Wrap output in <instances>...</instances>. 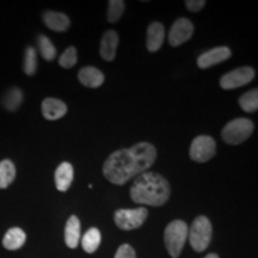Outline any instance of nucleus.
<instances>
[{"label":"nucleus","mask_w":258,"mask_h":258,"mask_svg":"<svg viewBox=\"0 0 258 258\" xmlns=\"http://www.w3.org/2000/svg\"><path fill=\"white\" fill-rule=\"evenodd\" d=\"M115 258H137V254H135V251L131 245L123 244L116 251Z\"/></svg>","instance_id":"nucleus-27"},{"label":"nucleus","mask_w":258,"mask_h":258,"mask_svg":"<svg viewBox=\"0 0 258 258\" xmlns=\"http://www.w3.org/2000/svg\"><path fill=\"white\" fill-rule=\"evenodd\" d=\"M23 70L28 76H34L37 70V55L34 47H28L24 53Z\"/></svg>","instance_id":"nucleus-24"},{"label":"nucleus","mask_w":258,"mask_h":258,"mask_svg":"<svg viewBox=\"0 0 258 258\" xmlns=\"http://www.w3.org/2000/svg\"><path fill=\"white\" fill-rule=\"evenodd\" d=\"M205 258H219V256H218V254H215V253H209Z\"/></svg>","instance_id":"nucleus-29"},{"label":"nucleus","mask_w":258,"mask_h":258,"mask_svg":"<svg viewBox=\"0 0 258 258\" xmlns=\"http://www.w3.org/2000/svg\"><path fill=\"white\" fill-rule=\"evenodd\" d=\"M188 226L184 221L175 220L166 226L164 240L167 252L172 258H178L188 238Z\"/></svg>","instance_id":"nucleus-3"},{"label":"nucleus","mask_w":258,"mask_h":258,"mask_svg":"<svg viewBox=\"0 0 258 258\" xmlns=\"http://www.w3.org/2000/svg\"><path fill=\"white\" fill-rule=\"evenodd\" d=\"M78 56H77V49L74 47H69L63 51L62 55L59 59V64L63 69H71L77 63Z\"/></svg>","instance_id":"nucleus-26"},{"label":"nucleus","mask_w":258,"mask_h":258,"mask_svg":"<svg viewBox=\"0 0 258 258\" xmlns=\"http://www.w3.org/2000/svg\"><path fill=\"white\" fill-rule=\"evenodd\" d=\"M16 178L15 164L10 159L0 161V189H6Z\"/></svg>","instance_id":"nucleus-20"},{"label":"nucleus","mask_w":258,"mask_h":258,"mask_svg":"<svg viewBox=\"0 0 258 258\" xmlns=\"http://www.w3.org/2000/svg\"><path fill=\"white\" fill-rule=\"evenodd\" d=\"M253 132V123L249 118L239 117L228 122L221 132L225 143L239 145L251 137Z\"/></svg>","instance_id":"nucleus-5"},{"label":"nucleus","mask_w":258,"mask_h":258,"mask_svg":"<svg viewBox=\"0 0 258 258\" xmlns=\"http://www.w3.org/2000/svg\"><path fill=\"white\" fill-rule=\"evenodd\" d=\"M23 102V92L17 88L9 90L3 98V105L10 111H16Z\"/></svg>","instance_id":"nucleus-21"},{"label":"nucleus","mask_w":258,"mask_h":258,"mask_svg":"<svg viewBox=\"0 0 258 258\" xmlns=\"http://www.w3.org/2000/svg\"><path fill=\"white\" fill-rule=\"evenodd\" d=\"M185 5L189 11L199 12L206 5V2L205 0H188V2H185Z\"/></svg>","instance_id":"nucleus-28"},{"label":"nucleus","mask_w":258,"mask_h":258,"mask_svg":"<svg viewBox=\"0 0 258 258\" xmlns=\"http://www.w3.org/2000/svg\"><path fill=\"white\" fill-rule=\"evenodd\" d=\"M157 159V150L150 143H139L131 148L115 151L103 165L105 178L122 185L133 177L146 172Z\"/></svg>","instance_id":"nucleus-1"},{"label":"nucleus","mask_w":258,"mask_h":258,"mask_svg":"<svg viewBox=\"0 0 258 258\" xmlns=\"http://www.w3.org/2000/svg\"><path fill=\"white\" fill-rule=\"evenodd\" d=\"M101 241H102L101 232H99L98 228L92 227L83 235L82 246L85 252L93 253L99 247Z\"/></svg>","instance_id":"nucleus-19"},{"label":"nucleus","mask_w":258,"mask_h":258,"mask_svg":"<svg viewBox=\"0 0 258 258\" xmlns=\"http://www.w3.org/2000/svg\"><path fill=\"white\" fill-rule=\"evenodd\" d=\"M79 82L86 88L96 89L99 88L103 83H104V74L96 67L86 66L83 67L78 73Z\"/></svg>","instance_id":"nucleus-14"},{"label":"nucleus","mask_w":258,"mask_h":258,"mask_svg":"<svg viewBox=\"0 0 258 258\" xmlns=\"http://www.w3.org/2000/svg\"><path fill=\"white\" fill-rule=\"evenodd\" d=\"M25 240H27L25 232L19 227H14L6 232L4 239H3V245L8 250H18L23 246Z\"/></svg>","instance_id":"nucleus-18"},{"label":"nucleus","mask_w":258,"mask_h":258,"mask_svg":"<svg viewBox=\"0 0 258 258\" xmlns=\"http://www.w3.org/2000/svg\"><path fill=\"white\" fill-rule=\"evenodd\" d=\"M147 215V209L144 207L137 209H118L115 213V222L121 230L131 231L141 227Z\"/></svg>","instance_id":"nucleus-6"},{"label":"nucleus","mask_w":258,"mask_h":258,"mask_svg":"<svg viewBox=\"0 0 258 258\" xmlns=\"http://www.w3.org/2000/svg\"><path fill=\"white\" fill-rule=\"evenodd\" d=\"M38 50H40L42 57L47 61H51L56 55V49L51 41L44 35H40L37 38Z\"/></svg>","instance_id":"nucleus-22"},{"label":"nucleus","mask_w":258,"mask_h":258,"mask_svg":"<svg viewBox=\"0 0 258 258\" xmlns=\"http://www.w3.org/2000/svg\"><path fill=\"white\" fill-rule=\"evenodd\" d=\"M164 38H165V29L159 22H153L147 29V40L146 47L151 53L159 50L163 46Z\"/></svg>","instance_id":"nucleus-12"},{"label":"nucleus","mask_w":258,"mask_h":258,"mask_svg":"<svg viewBox=\"0 0 258 258\" xmlns=\"http://www.w3.org/2000/svg\"><path fill=\"white\" fill-rule=\"evenodd\" d=\"M194 34V24L188 18L177 19L170 29L169 42L172 47H178L191 38Z\"/></svg>","instance_id":"nucleus-9"},{"label":"nucleus","mask_w":258,"mask_h":258,"mask_svg":"<svg viewBox=\"0 0 258 258\" xmlns=\"http://www.w3.org/2000/svg\"><path fill=\"white\" fill-rule=\"evenodd\" d=\"M254 78V71L249 66L239 67L231 71L220 79V86L224 90H233L246 85Z\"/></svg>","instance_id":"nucleus-8"},{"label":"nucleus","mask_w":258,"mask_h":258,"mask_svg":"<svg viewBox=\"0 0 258 258\" xmlns=\"http://www.w3.org/2000/svg\"><path fill=\"white\" fill-rule=\"evenodd\" d=\"M43 22L50 30L56 32H63L70 28L71 21L64 14L55 11H47L43 14Z\"/></svg>","instance_id":"nucleus-15"},{"label":"nucleus","mask_w":258,"mask_h":258,"mask_svg":"<svg viewBox=\"0 0 258 258\" xmlns=\"http://www.w3.org/2000/svg\"><path fill=\"white\" fill-rule=\"evenodd\" d=\"M231 49L227 47H217L201 54L198 59V64L200 69H209L220 62H224L231 56Z\"/></svg>","instance_id":"nucleus-10"},{"label":"nucleus","mask_w":258,"mask_h":258,"mask_svg":"<svg viewBox=\"0 0 258 258\" xmlns=\"http://www.w3.org/2000/svg\"><path fill=\"white\" fill-rule=\"evenodd\" d=\"M131 198L138 205L160 207L170 198V184L159 173L146 171L134 180L131 188Z\"/></svg>","instance_id":"nucleus-2"},{"label":"nucleus","mask_w":258,"mask_h":258,"mask_svg":"<svg viewBox=\"0 0 258 258\" xmlns=\"http://www.w3.org/2000/svg\"><path fill=\"white\" fill-rule=\"evenodd\" d=\"M190 158L198 163H206L211 160L217 153V144L214 139L208 135H200L192 140L190 146Z\"/></svg>","instance_id":"nucleus-7"},{"label":"nucleus","mask_w":258,"mask_h":258,"mask_svg":"<svg viewBox=\"0 0 258 258\" xmlns=\"http://www.w3.org/2000/svg\"><path fill=\"white\" fill-rule=\"evenodd\" d=\"M239 105L244 111L254 112L258 108V92L257 90H251V91L244 93L239 98Z\"/></svg>","instance_id":"nucleus-23"},{"label":"nucleus","mask_w":258,"mask_h":258,"mask_svg":"<svg viewBox=\"0 0 258 258\" xmlns=\"http://www.w3.org/2000/svg\"><path fill=\"white\" fill-rule=\"evenodd\" d=\"M74 170L72 164L61 163L55 171V185L59 191H66L72 184L74 178Z\"/></svg>","instance_id":"nucleus-16"},{"label":"nucleus","mask_w":258,"mask_h":258,"mask_svg":"<svg viewBox=\"0 0 258 258\" xmlns=\"http://www.w3.org/2000/svg\"><path fill=\"white\" fill-rule=\"evenodd\" d=\"M118 46V35L114 30H108L103 35L101 41V56L105 61H112L116 56V50Z\"/></svg>","instance_id":"nucleus-13"},{"label":"nucleus","mask_w":258,"mask_h":258,"mask_svg":"<svg viewBox=\"0 0 258 258\" xmlns=\"http://www.w3.org/2000/svg\"><path fill=\"white\" fill-rule=\"evenodd\" d=\"M67 112V105L56 98H46L42 102V114L49 121H56Z\"/></svg>","instance_id":"nucleus-11"},{"label":"nucleus","mask_w":258,"mask_h":258,"mask_svg":"<svg viewBox=\"0 0 258 258\" xmlns=\"http://www.w3.org/2000/svg\"><path fill=\"white\" fill-rule=\"evenodd\" d=\"M124 11V2L122 0H111L108 5V21L115 23L122 17Z\"/></svg>","instance_id":"nucleus-25"},{"label":"nucleus","mask_w":258,"mask_h":258,"mask_svg":"<svg viewBox=\"0 0 258 258\" xmlns=\"http://www.w3.org/2000/svg\"><path fill=\"white\" fill-rule=\"evenodd\" d=\"M212 224L208 218L198 217L194 220L191 228L188 232L190 245L196 252H202L209 246L212 240Z\"/></svg>","instance_id":"nucleus-4"},{"label":"nucleus","mask_w":258,"mask_h":258,"mask_svg":"<svg viewBox=\"0 0 258 258\" xmlns=\"http://www.w3.org/2000/svg\"><path fill=\"white\" fill-rule=\"evenodd\" d=\"M80 240V221L76 215H72L64 227V241L71 249H76Z\"/></svg>","instance_id":"nucleus-17"}]
</instances>
